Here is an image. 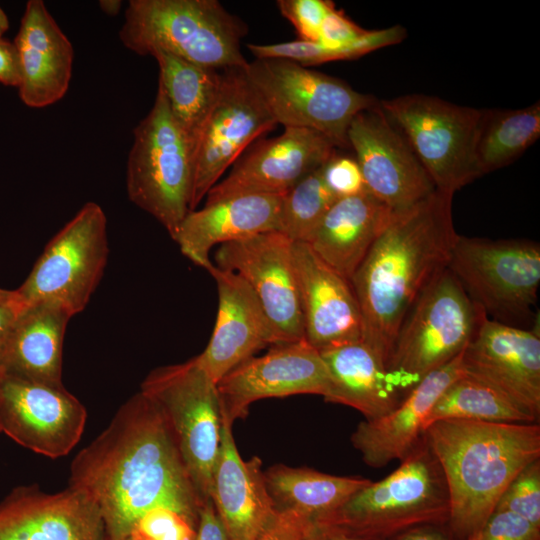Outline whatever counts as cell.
Wrapping results in <instances>:
<instances>
[{
	"label": "cell",
	"mask_w": 540,
	"mask_h": 540,
	"mask_svg": "<svg viewBox=\"0 0 540 540\" xmlns=\"http://www.w3.org/2000/svg\"><path fill=\"white\" fill-rule=\"evenodd\" d=\"M140 392L165 418L195 491L204 502L210 498L221 441L217 383L196 356L155 368L142 382Z\"/></svg>",
	"instance_id": "obj_10"
},
{
	"label": "cell",
	"mask_w": 540,
	"mask_h": 540,
	"mask_svg": "<svg viewBox=\"0 0 540 540\" xmlns=\"http://www.w3.org/2000/svg\"><path fill=\"white\" fill-rule=\"evenodd\" d=\"M16 298L15 290H6L0 288V304L7 303Z\"/></svg>",
	"instance_id": "obj_50"
},
{
	"label": "cell",
	"mask_w": 540,
	"mask_h": 540,
	"mask_svg": "<svg viewBox=\"0 0 540 540\" xmlns=\"http://www.w3.org/2000/svg\"><path fill=\"white\" fill-rule=\"evenodd\" d=\"M423 436L445 478L448 523L461 539L482 527L511 481L540 459L538 422L447 419Z\"/></svg>",
	"instance_id": "obj_3"
},
{
	"label": "cell",
	"mask_w": 540,
	"mask_h": 540,
	"mask_svg": "<svg viewBox=\"0 0 540 540\" xmlns=\"http://www.w3.org/2000/svg\"><path fill=\"white\" fill-rule=\"evenodd\" d=\"M439 525H420L407 529L395 540H449L444 532L437 528Z\"/></svg>",
	"instance_id": "obj_47"
},
{
	"label": "cell",
	"mask_w": 540,
	"mask_h": 540,
	"mask_svg": "<svg viewBox=\"0 0 540 540\" xmlns=\"http://www.w3.org/2000/svg\"><path fill=\"white\" fill-rule=\"evenodd\" d=\"M108 255L106 215L88 202L46 244L16 295L25 304L56 303L74 316L99 285Z\"/></svg>",
	"instance_id": "obj_12"
},
{
	"label": "cell",
	"mask_w": 540,
	"mask_h": 540,
	"mask_svg": "<svg viewBox=\"0 0 540 540\" xmlns=\"http://www.w3.org/2000/svg\"><path fill=\"white\" fill-rule=\"evenodd\" d=\"M9 29V19L4 12V10L0 7V39L3 38V35L6 33V31Z\"/></svg>",
	"instance_id": "obj_49"
},
{
	"label": "cell",
	"mask_w": 540,
	"mask_h": 540,
	"mask_svg": "<svg viewBox=\"0 0 540 540\" xmlns=\"http://www.w3.org/2000/svg\"><path fill=\"white\" fill-rule=\"evenodd\" d=\"M447 267L487 318L518 327L531 315L540 284L535 241L458 234Z\"/></svg>",
	"instance_id": "obj_11"
},
{
	"label": "cell",
	"mask_w": 540,
	"mask_h": 540,
	"mask_svg": "<svg viewBox=\"0 0 540 540\" xmlns=\"http://www.w3.org/2000/svg\"><path fill=\"white\" fill-rule=\"evenodd\" d=\"M404 135L436 190L453 194L481 177L476 144L485 109L411 93L379 101Z\"/></svg>",
	"instance_id": "obj_9"
},
{
	"label": "cell",
	"mask_w": 540,
	"mask_h": 540,
	"mask_svg": "<svg viewBox=\"0 0 540 540\" xmlns=\"http://www.w3.org/2000/svg\"><path fill=\"white\" fill-rule=\"evenodd\" d=\"M218 289V312L212 336L199 363L217 383L266 346L279 344L258 298L236 273L214 264L207 270Z\"/></svg>",
	"instance_id": "obj_22"
},
{
	"label": "cell",
	"mask_w": 540,
	"mask_h": 540,
	"mask_svg": "<svg viewBox=\"0 0 540 540\" xmlns=\"http://www.w3.org/2000/svg\"><path fill=\"white\" fill-rule=\"evenodd\" d=\"M68 486L97 506L109 540H125L140 518L158 507L197 526L204 503L165 418L142 392L128 399L108 427L78 452Z\"/></svg>",
	"instance_id": "obj_1"
},
{
	"label": "cell",
	"mask_w": 540,
	"mask_h": 540,
	"mask_svg": "<svg viewBox=\"0 0 540 540\" xmlns=\"http://www.w3.org/2000/svg\"><path fill=\"white\" fill-rule=\"evenodd\" d=\"M21 68L17 48L14 42L0 39V83L6 86L19 87Z\"/></svg>",
	"instance_id": "obj_44"
},
{
	"label": "cell",
	"mask_w": 540,
	"mask_h": 540,
	"mask_svg": "<svg viewBox=\"0 0 540 540\" xmlns=\"http://www.w3.org/2000/svg\"><path fill=\"white\" fill-rule=\"evenodd\" d=\"M194 540H228L226 529L211 498L200 506Z\"/></svg>",
	"instance_id": "obj_43"
},
{
	"label": "cell",
	"mask_w": 540,
	"mask_h": 540,
	"mask_svg": "<svg viewBox=\"0 0 540 540\" xmlns=\"http://www.w3.org/2000/svg\"><path fill=\"white\" fill-rule=\"evenodd\" d=\"M100 9L108 16H116L122 7V1L120 0H100Z\"/></svg>",
	"instance_id": "obj_48"
},
{
	"label": "cell",
	"mask_w": 540,
	"mask_h": 540,
	"mask_svg": "<svg viewBox=\"0 0 540 540\" xmlns=\"http://www.w3.org/2000/svg\"><path fill=\"white\" fill-rule=\"evenodd\" d=\"M462 353L425 376L392 411L358 424L350 439L366 465L380 468L393 460L402 461L416 447L435 402L464 374Z\"/></svg>",
	"instance_id": "obj_23"
},
{
	"label": "cell",
	"mask_w": 540,
	"mask_h": 540,
	"mask_svg": "<svg viewBox=\"0 0 540 540\" xmlns=\"http://www.w3.org/2000/svg\"><path fill=\"white\" fill-rule=\"evenodd\" d=\"M293 241L271 231L228 242L215 252V266L239 275L270 320L279 344L305 339Z\"/></svg>",
	"instance_id": "obj_14"
},
{
	"label": "cell",
	"mask_w": 540,
	"mask_h": 540,
	"mask_svg": "<svg viewBox=\"0 0 540 540\" xmlns=\"http://www.w3.org/2000/svg\"><path fill=\"white\" fill-rule=\"evenodd\" d=\"M23 305V302L19 300L17 295L13 300L0 304V356L9 330Z\"/></svg>",
	"instance_id": "obj_46"
},
{
	"label": "cell",
	"mask_w": 540,
	"mask_h": 540,
	"mask_svg": "<svg viewBox=\"0 0 540 540\" xmlns=\"http://www.w3.org/2000/svg\"><path fill=\"white\" fill-rule=\"evenodd\" d=\"M449 495L441 467L422 436L400 466L371 481L342 506L311 522L336 526L373 540H387L420 525L449 520Z\"/></svg>",
	"instance_id": "obj_5"
},
{
	"label": "cell",
	"mask_w": 540,
	"mask_h": 540,
	"mask_svg": "<svg viewBox=\"0 0 540 540\" xmlns=\"http://www.w3.org/2000/svg\"><path fill=\"white\" fill-rule=\"evenodd\" d=\"M280 13L294 26L299 40L318 42L327 14L335 7L329 0H278Z\"/></svg>",
	"instance_id": "obj_38"
},
{
	"label": "cell",
	"mask_w": 540,
	"mask_h": 540,
	"mask_svg": "<svg viewBox=\"0 0 540 540\" xmlns=\"http://www.w3.org/2000/svg\"><path fill=\"white\" fill-rule=\"evenodd\" d=\"M394 214L368 190L339 198L305 243L327 265L350 281Z\"/></svg>",
	"instance_id": "obj_27"
},
{
	"label": "cell",
	"mask_w": 540,
	"mask_h": 540,
	"mask_svg": "<svg viewBox=\"0 0 540 540\" xmlns=\"http://www.w3.org/2000/svg\"><path fill=\"white\" fill-rule=\"evenodd\" d=\"M151 56L159 66L158 84L194 157L203 127L219 95L221 72L163 51H155Z\"/></svg>",
	"instance_id": "obj_31"
},
{
	"label": "cell",
	"mask_w": 540,
	"mask_h": 540,
	"mask_svg": "<svg viewBox=\"0 0 540 540\" xmlns=\"http://www.w3.org/2000/svg\"><path fill=\"white\" fill-rule=\"evenodd\" d=\"M330 373L328 402L350 406L372 420L392 411L402 400L385 363L363 341L320 351Z\"/></svg>",
	"instance_id": "obj_29"
},
{
	"label": "cell",
	"mask_w": 540,
	"mask_h": 540,
	"mask_svg": "<svg viewBox=\"0 0 540 540\" xmlns=\"http://www.w3.org/2000/svg\"><path fill=\"white\" fill-rule=\"evenodd\" d=\"M539 137V101L517 109H485L476 144L480 175L511 164Z\"/></svg>",
	"instance_id": "obj_32"
},
{
	"label": "cell",
	"mask_w": 540,
	"mask_h": 540,
	"mask_svg": "<svg viewBox=\"0 0 540 540\" xmlns=\"http://www.w3.org/2000/svg\"><path fill=\"white\" fill-rule=\"evenodd\" d=\"M0 540H109L97 506L68 486L57 493L20 486L0 502Z\"/></svg>",
	"instance_id": "obj_20"
},
{
	"label": "cell",
	"mask_w": 540,
	"mask_h": 540,
	"mask_svg": "<svg viewBox=\"0 0 540 540\" xmlns=\"http://www.w3.org/2000/svg\"><path fill=\"white\" fill-rule=\"evenodd\" d=\"M540 528L506 511H494L466 540H539Z\"/></svg>",
	"instance_id": "obj_40"
},
{
	"label": "cell",
	"mask_w": 540,
	"mask_h": 540,
	"mask_svg": "<svg viewBox=\"0 0 540 540\" xmlns=\"http://www.w3.org/2000/svg\"><path fill=\"white\" fill-rule=\"evenodd\" d=\"M495 511L514 513L540 528V459L526 466L511 481Z\"/></svg>",
	"instance_id": "obj_36"
},
{
	"label": "cell",
	"mask_w": 540,
	"mask_h": 540,
	"mask_svg": "<svg viewBox=\"0 0 540 540\" xmlns=\"http://www.w3.org/2000/svg\"><path fill=\"white\" fill-rule=\"evenodd\" d=\"M125 540H146L134 533H131Z\"/></svg>",
	"instance_id": "obj_51"
},
{
	"label": "cell",
	"mask_w": 540,
	"mask_h": 540,
	"mask_svg": "<svg viewBox=\"0 0 540 540\" xmlns=\"http://www.w3.org/2000/svg\"><path fill=\"white\" fill-rule=\"evenodd\" d=\"M283 195H243L189 211L174 237L184 256L208 270L217 244L280 231Z\"/></svg>",
	"instance_id": "obj_26"
},
{
	"label": "cell",
	"mask_w": 540,
	"mask_h": 540,
	"mask_svg": "<svg viewBox=\"0 0 540 540\" xmlns=\"http://www.w3.org/2000/svg\"><path fill=\"white\" fill-rule=\"evenodd\" d=\"M447 419L538 422L509 398L465 372L439 396L425 420L424 430L436 421Z\"/></svg>",
	"instance_id": "obj_33"
},
{
	"label": "cell",
	"mask_w": 540,
	"mask_h": 540,
	"mask_svg": "<svg viewBox=\"0 0 540 540\" xmlns=\"http://www.w3.org/2000/svg\"><path fill=\"white\" fill-rule=\"evenodd\" d=\"M484 316L448 267L440 272L408 311L389 355L386 369L400 394L458 356Z\"/></svg>",
	"instance_id": "obj_6"
},
{
	"label": "cell",
	"mask_w": 540,
	"mask_h": 540,
	"mask_svg": "<svg viewBox=\"0 0 540 540\" xmlns=\"http://www.w3.org/2000/svg\"><path fill=\"white\" fill-rule=\"evenodd\" d=\"M217 391L222 422L232 426L259 399L317 394L328 401L332 381L320 352L304 339L245 360L217 382Z\"/></svg>",
	"instance_id": "obj_17"
},
{
	"label": "cell",
	"mask_w": 540,
	"mask_h": 540,
	"mask_svg": "<svg viewBox=\"0 0 540 540\" xmlns=\"http://www.w3.org/2000/svg\"><path fill=\"white\" fill-rule=\"evenodd\" d=\"M83 404L64 386L0 372V433L37 454L59 458L80 441Z\"/></svg>",
	"instance_id": "obj_15"
},
{
	"label": "cell",
	"mask_w": 540,
	"mask_h": 540,
	"mask_svg": "<svg viewBox=\"0 0 540 540\" xmlns=\"http://www.w3.org/2000/svg\"><path fill=\"white\" fill-rule=\"evenodd\" d=\"M244 71L277 124L306 128L349 148L347 130L378 100L344 81L283 58H255Z\"/></svg>",
	"instance_id": "obj_8"
},
{
	"label": "cell",
	"mask_w": 540,
	"mask_h": 540,
	"mask_svg": "<svg viewBox=\"0 0 540 540\" xmlns=\"http://www.w3.org/2000/svg\"><path fill=\"white\" fill-rule=\"evenodd\" d=\"M323 180L339 199L367 190L360 167L355 158L336 153L321 167Z\"/></svg>",
	"instance_id": "obj_39"
},
{
	"label": "cell",
	"mask_w": 540,
	"mask_h": 540,
	"mask_svg": "<svg viewBox=\"0 0 540 540\" xmlns=\"http://www.w3.org/2000/svg\"><path fill=\"white\" fill-rule=\"evenodd\" d=\"M21 68L18 87L22 102L44 108L68 91L74 49L41 0H29L14 39Z\"/></svg>",
	"instance_id": "obj_24"
},
{
	"label": "cell",
	"mask_w": 540,
	"mask_h": 540,
	"mask_svg": "<svg viewBox=\"0 0 540 540\" xmlns=\"http://www.w3.org/2000/svg\"><path fill=\"white\" fill-rule=\"evenodd\" d=\"M276 125L244 68L222 70L217 101L194 152L190 211L195 210L246 148Z\"/></svg>",
	"instance_id": "obj_13"
},
{
	"label": "cell",
	"mask_w": 540,
	"mask_h": 540,
	"mask_svg": "<svg viewBox=\"0 0 540 540\" xmlns=\"http://www.w3.org/2000/svg\"><path fill=\"white\" fill-rule=\"evenodd\" d=\"M196 527L180 513L158 507L145 513L132 533L146 540H194Z\"/></svg>",
	"instance_id": "obj_37"
},
{
	"label": "cell",
	"mask_w": 540,
	"mask_h": 540,
	"mask_svg": "<svg viewBox=\"0 0 540 540\" xmlns=\"http://www.w3.org/2000/svg\"><path fill=\"white\" fill-rule=\"evenodd\" d=\"M464 372L540 415V338L484 316L462 353Z\"/></svg>",
	"instance_id": "obj_19"
},
{
	"label": "cell",
	"mask_w": 540,
	"mask_h": 540,
	"mask_svg": "<svg viewBox=\"0 0 540 540\" xmlns=\"http://www.w3.org/2000/svg\"><path fill=\"white\" fill-rule=\"evenodd\" d=\"M309 521L297 513L278 512L254 540H302Z\"/></svg>",
	"instance_id": "obj_42"
},
{
	"label": "cell",
	"mask_w": 540,
	"mask_h": 540,
	"mask_svg": "<svg viewBox=\"0 0 540 540\" xmlns=\"http://www.w3.org/2000/svg\"><path fill=\"white\" fill-rule=\"evenodd\" d=\"M192 185V150L158 84L151 110L133 130L126 169L128 197L174 239L190 211Z\"/></svg>",
	"instance_id": "obj_7"
},
{
	"label": "cell",
	"mask_w": 540,
	"mask_h": 540,
	"mask_svg": "<svg viewBox=\"0 0 540 540\" xmlns=\"http://www.w3.org/2000/svg\"><path fill=\"white\" fill-rule=\"evenodd\" d=\"M407 30L400 25L378 30H367L361 37L341 48H329L319 42L303 40L274 43L248 44L255 58H283L308 67L339 60H353L383 47L402 42Z\"/></svg>",
	"instance_id": "obj_34"
},
{
	"label": "cell",
	"mask_w": 540,
	"mask_h": 540,
	"mask_svg": "<svg viewBox=\"0 0 540 540\" xmlns=\"http://www.w3.org/2000/svg\"><path fill=\"white\" fill-rule=\"evenodd\" d=\"M246 25L217 0H130L119 30L130 51L173 54L216 69L244 68Z\"/></svg>",
	"instance_id": "obj_4"
},
{
	"label": "cell",
	"mask_w": 540,
	"mask_h": 540,
	"mask_svg": "<svg viewBox=\"0 0 540 540\" xmlns=\"http://www.w3.org/2000/svg\"><path fill=\"white\" fill-rule=\"evenodd\" d=\"M337 147L323 134L285 127L279 136L258 141L207 193L205 204L243 195H284L323 166Z\"/></svg>",
	"instance_id": "obj_18"
},
{
	"label": "cell",
	"mask_w": 540,
	"mask_h": 540,
	"mask_svg": "<svg viewBox=\"0 0 540 540\" xmlns=\"http://www.w3.org/2000/svg\"><path fill=\"white\" fill-rule=\"evenodd\" d=\"M231 427L222 422L210 498L228 540H254L278 512L266 489L261 460L256 456L248 461L242 459Z\"/></svg>",
	"instance_id": "obj_25"
},
{
	"label": "cell",
	"mask_w": 540,
	"mask_h": 540,
	"mask_svg": "<svg viewBox=\"0 0 540 540\" xmlns=\"http://www.w3.org/2000/svg\"><path fill=\"white\" fill-rule=\"evenodd\" d=\"M263 473L267 492L277 512H294L309 522L332 513L371 482L365 478L335 476L283 464H276Z\"/></svg>",
	"instance_id": "obj_30"
},
{
	"label": "cell",
	"mask_w": 540,
	"mask_h": 540,
	"mask_svg": "<svg viewBox=\"0 0 540 540\" xmlns=\"http://www.w3.org/2000/svg\"><path fill=\"white\" fill-rule=\"evenodd\" d=\"M302 540H373L351 532L340 529L336 526L309 522Z\"/></svg>",
	"instance_id": "obj_45"
},
{
	"label": "cell",
	"mask_w": 540,
	"mask_h": 540,
	"mask_svg": "<svg viewBox=\"0 0 540 540\" xmlns=\"http://www.w3.org/2000/svg\"><path fill=\"white\" fill-rule=\"evenodd\" d=\"M293 255L305 340L319 352L362 341V316L350 281L307 243L294 242Z\"/></svg>",
	"instance_id": "obj_21"
},
{
	"label": "cell",
	"mask_w": 540,
	"mask_h": 540,
	"mask_svg": "<svg viewBox=\"0 0 540 540\" xmlns=\"http://www.w3.org/2000/svg\"><path fill=\"white\" fill-rule=\"evenodd\" d=\"M367 190L394 212L431 195L435 186L410 144L378 104L356 114L347 130Z\"/></svg>",
	"instance_id": "obj_16"
},
{
	"label": "cell",
	"mask_w": 540,
	"mask_h": 540,
	"mask_svg": "<svg viewBox=\"0 0 540 540\" xmlns=\"http://www.w3.org/2000/svg\"><path fill=\"white\" fill-rule=\"evenodd\" d=\"M321 167L304 177L282 197L279 232L293 242H307L337 200L323 180Z\"/></svg>",
	"instance_id": "obj_35"
},
{
	"label": "cell",
	"mask_w": 540,
	"mask_h": 540,
	"mask_svg": "<svg viewBox=\"0 0 540 540\" xmlns=\"http://www.w3.org/2000/svg\"><path fill=\"white\" fill-rule=\"evenodd\" d=\"M452 199L453 194L435 190L395 212L350 280L362 316V341L385 365L408 311L448 266L458 236Z\"/></svg>",
	"instance_id": "obj_2"
},
{
	"label": "cell",
	"mask_w": 540,
	"mask_h": 540,
	"mask_svg": "<svg viewBox=\"0 0 540 540\" xmlns=\"http://www.w3.org/2000/svg\"><path fill=\"white\" fill-rule=\"evenodd\" d=\"M366 31L334 7L323 21L318 42L329 48H341Z\"/></svg>",
	"instance_id": "obj_41"
},
{
	"label": "cell",
	"mask_w": 540,
	"mask_h": 540,
	"mask_svg": "<svg viewBox=\"0 0 540 540\" xmlns=\"http://www.w3.org/2000/svg\"><path fill=\"white\" fill-rule=\"evenodd\" d=\"M23 304L6 338L0 356V372L63 386V340L73 316L56 303Z\"/></svg>",
	"instance_id": "obj_28"
}]
</instances>
